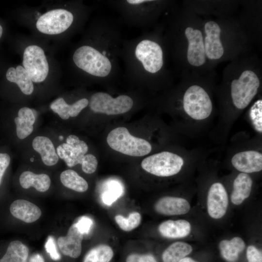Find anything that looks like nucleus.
Returning <instances> with one entry per match:
<instances>
[{"label": "nucleus", "mask_w": 262, "mask_h": 262, "mask_svg": "<svg viewBox=\"0 0 262 262\" xmlns=\"http://www.w3.org/2000/svg\"><path fill=\"white\" fill-rule=\"evenodd\" d=\"M231 162L242 173L258 172L262 169V154L256 150L243 151L234 155Z\"/></svg>", "instance_id": "obj_15"}, {"label": "nucleus", "mask_w": 262, "mask_h": 262, "mask_svg": "<svg viewBox=\"0 0 262 262\" xmlns=\"http://www.w3.org/2000/svg\"><path fill=\"white\" fill-rule=\"evenodd\" d=\"M3 29L2 26L0 25V39L2 35Z\"/></svg>", "instance_id": "obj_42"}, {"label": "nucleus", "mask_w": 262, "mask_h": 262, "mask_svg": "<svg viewBox=\"0 0 262 262\" xmlns=\"http://www.w3.org/2000/svg\"><path fill=\"white\" fill-rule=\"evenodd\" d=\"M183 108L193 119L207 118L213 111V104L207 92L201 86L193 85L185 91L183 97Z\"/></svg>", "instance_id": "obj_8"}, {"label": "nucleus", "mask_w": 262, "mask_h": 262, "mask_svg": "<svg viewBox=\"0 0 262 262\" xmlns=\"http://www.w3.org/2000/svg\"><path fill=\"white\" fill-rule=\"evenodd\" d=\"M86 14L87 10L82 6L75 11L63 8L51 10L39 17L36 27L44 34H60L81 23L78 20L83 19Z\"/></svg>", "instance_id": "obj_4"}, {"label": "nucleus", "mask_w": 262, "mask_h": 262, "mask_svg": "<svg viewBox=\"0 0 262 262\" xmlns=\"http://www.w3.org/2000/svg\"><path fill=\"white\" fill-rule=\"evenodd\" d=\"M83 238V234L73 224L69 228L66 236L58 238L57 244L63 254L71 258H77L82 252Z\"/></svg>", "instance_id": "obj_16"}, {"label": "nucleus", "mask_w": 262, "mask_h": 262, "mask_svg": "<svg viewBox=\"0 0 262 262\" xmlns=\"http://www.w3.org/2000/svg\"><path fill=\"white\" fill-rule=\"evenodd\" d=\"M82 171L86 174H92L95 172L98 166V160L92 154L85 155L82 162Z\"/></svg>", "instance_id": "obj_34"}, {"label": "nucleus", "mask_w": 262, "mask_h": 262, "mask_svg": "<svg viewBox=\"0 0 262 262\" xmlns=\"http://www.w3.org/2000/svg\"><path fill=\"white\" fill-rule=\"evenodd\" d=\"M245 247V243L239 237H235L230 240H223L219 243V249L222 257L227 261L234 262L238 258L239 253Z\"/></svg>", "instance_id": "obj_26"}, {"label": "nucleus", "mask_w": 262, "mask_h": 262, "mask_svg": "<svg viewBox=\"0 0 262 262\" xmlns=\"http://www.w3.org/2000/svg\"><path fill=\"white\" fill-rule=\"evenodd\" d=\"M74 224L79 231L84 235L89 233L93 222L90 217L84 216L80 217Z\"/></svg>", "instance_id": "obj_36"}, {"label": "nucleus", "mask_w": 262, "mask_h": 262, "mask_svg": "<svg viewBox=\"0 0 262 262\" xmlns=\"http://www.w3.org/2000/svg\"><path fill=\"white\" fill-rule=\"evenodd\" d=\"M185 34L188 41L187 58L189 63L195 66L204 64L206 61L204 44L200 31L187 27Z\"/></svg>", "instance_id": "obj_13"}, {"label": "nucleus", "mask_w": 262, "mask_h": 262, "mask_svg": "<svg viewBox=\"0 0 262 262\" xmlns=\"http://www.w3.org/2000/svg\"><path fill=\"white\" fill-rule=\"evenodd\" d=\"M121 24L120 18L103 15L93 21L72 55V64L79 76L103 84L112 83L121 76Z\"/></svg>", "instance_id": "obj_1"}, {"label": "nucleus", "mask_w": 262, "mask_h": 262, "mask_svg": "<svg viewBox=\"0 0 262 262\" xmlns=\"http://www.w3.org/2000/svg\"><path fill=\"white\" fill-rule=\"evenodd\" d=\"M155 211L165 215H181L187 213L190 205L184 198L164 196L158 200L154 205Z\"/></svg>", "instance_id": "obj_17"}, {"label": "nucleus", "mask_w": 262, "mask_h": 262, "mask_svg": "<svg viewBox=\"0 0 262 262\" xmlns=\"http://www.w3.org/2000/svg\"><path fill=\"white\" fill-rule=\"evenodd\" d=\"M184 164L183 158L175 153L163 151L145 158L141 163L142 168L158 176L169 177L178 174Z\"/></svg>", "instance_id": "obj_7"}, {"label": "nucleus", "mask_w": 262, "mask_h": 262, "mask_svg": "<svg viewBox=\"0 0 262 262\" xmlns=\"http://www.w3.org/2000/svg\"><path fill=\"white\" fill-rule=\"evenodd\" d=\"M22 64L33 82H42L47 78L49 65L40 47L35 45L27 47L23 52Z\"/></svg>", "instance_id": "obj_10"}, {"label": "nucleus", "mask_w": 262, "mask_h": 262, "mask_svg": "<svg viewBox=\"0 0 262 262\" xmlns=\"http://www.w3.org/2000/svg\"><path fill=\"white\" fill-rule=\"evenodd\" d=\"M249 116L252 125L258 132H262V100H257L249 111Z\"/></svg>", "instance_id": "obj_33"}, {"label": "nucleus", "mask_w": 262, "mask_h": 262, "mask_svg": "<svg viewBox=\"0 0 262 262\" xmlns=\"http://www.w3.org/2000/svg\"><path fill=\"white\" fill-rule=\"evenodd\" d=\"M29 262H44V260L40 254H35L30 258Z\"/></svg>", "instance_id": "obj_40"}, {"label": "nucleus", "mask_w": 262, "mask_h": 262, "mask_svg": "<svg viewBox=\"0 0 262 262\" xmlns=\"http://www.w3.org/2000/svg\"><path fill=\"white\" fill-rule=\"evenodd\" d=\"M178 262H197L190 257H184Z\"/></svg>", "instance_id": "obj_41"}, {"label": "nucleus", "mask_w": 262, "mask_h": 262, "mask_svg": "<svg viewBox=\"0 0 262 262\" xmlns=\"http://www.w3.org/2000/svg\"><path fill=\"white\" fill-rule=\"evenodd\" d=\"M32 146L34 150L40 154L42 162L46 165L52 166L58 163L59 157L49 138L43 136H36L33 141Z\"/></svg>", "instance_id": "obj_20"}, {"label": "nucleus", "mask_w": 262, "mask_h": 262, "mask_svg": "<svg viewBox=\"0 0 262 262\" xmlns=\"http://www.w3.org/2000/svg\"><path fill=\"white\" fill-rule=\"evenodd\" d=\"M19 183L24 189L33 187L37 191L43 192L49 189L51 180L46 174H36L31 171H25L20 175Z\"/></svg>", "instance_id": "obj_25"}, {"label": "nucleus", "mask_w": 262, "mask_h": 262, "mask_svg": "<svg viewBox=\"0 0 262 262\" xmlns=\"http://www.w3.org/2000/svg\"><path fill=\"white\" fill-rule=\"evenodd\" d=\"M102 3L118 13L122 22L143 29L152 24L162 7L160 1L153 0H108Z\"/></svg>", "instance_id": "obj_3"}, {"label": "nucleus", "mask_w": 262, "mask_h": 262, "mask_svg": "<svg viewBox=\"0 0 262 262\" xmlns=\"http://www.w3.org/2000/svg\"><path fill=\"white\" fill-rule=\"evenodd\" d=\"M246 257L248 262H262V252L253 246L247 247Z\"/></svg>", "instance_id": "obj_38"}, {"label": "nucleus", "mask_w": 262, "mask_h": 262, "mask_svg": "<svg viewBox=\"0 0 262 262\" xmlns=\"http://www.w3.org/2000/svg\"><path fill=\"white\" fill-rule=\"evenodd\" d=\"M29 252L28 247L21 242L12 241L0 262H27Z\"/></svg>", "instance_id": "obj_27"}, {"label": "nucleus", "mask_w": 262, "mask_h": 262, "mask_svg": "<svg viewBox=\"0 0 262 262\" xmlns=\"http://www.w3.org/2000/svg\"><path fill=\"white\" fill-rule=\"evenodd\" d=\"M157 35L143 33L132 39H123L120 59L124 65L121 76L130 83L139 86H148L163 73V49Z\"/></svg>", "instance_id": "obj_2"}, {"label": "nucleus", "mask_w": 262, "mask_h": 262, "mask_svg": "<svg viewBox=\"0 0 262 262\" xmlns=\"http://www.w3.org/2000/svg\"><path fill=\"white\" fill-rule=\"evenodd\" d=\"M66 142L60 145L56 148L59 158L63 160L70 167L81 164L83 156L88 150L86 143L74 134L68 136Z\"/></svg>", "instance_id": "obj_11"}, {"label": "nucleus", "mask_w": 262, "mask_h": 262, "mask_svg": "<svg viewBox=\"0 0 262 262\" xmlns=\"http://www.w3.org/2000/svg\"><path fill=\"white\" fill-rule=\"evenodd\" d=\"M7 80L16 83L25 95L32 94L34 90L33 82L23 66L18 65L16 68L11 67L6 73Z\"/></svg>", "instance_id": "obj_24"}, {"label": "nucleus", "mask_w": 262, "mask_h": 262, "mask_svg": "<svg viewBox=\"0 0 262 262\" xmlns=\"http://www.w3.org/2000/svg\"><path fill=\"white\" fill-rule=\"evenodd\" d=\"M46 251L48 253L51 258L54 261H58L61 259V255L58 253L53 237L49 236L45 245Z\"/></svg>", "instance_id": "obj_37"}, {"label": "nucleus", "mask_w": 262, "mask_h": 262, "mask_svg": "<svg viewBox=\"0 0 262 262\" xmlns=\"http://www.w3.org/2000/svg\"><path fill=\"white\" fill-rule=\"evenodd\" d=\"M204 29L206 33L204 44L205 55L212 60L219 59L224 52L220 40L221 29L213 21L206 23Z\"/></svg>", "instance_id": "obj_14"}, {"label": "nucleus", "mask_w": 262, "mask_h": 262, "mask_svg": "<svg viewBox=\"0 0 262 262\" xmlns=\"http://www.w3.org/2000/svg\"><path fill=\"white\" fill-rule=\"evenodd\" d=\"M10 212L13 216L27 223L35 222L41 215V211L37 206L23 199L13 201L10 206Z\"/></svg>", "instance_id": "obj_18"}, {"label": "nucleus", "mask_w": 262, "mask_h": 262, "mask_svg": "<svg viewBox=\"0 0 262 262\" xmlns=\"http://www.w3.org/2000/svg\"><path fill=\"white\" fill-rule=\"evenodd\" d=\"M107 142L114 150L134 157L146 155L152 149L151 145L148 141L132 135L124 127L112 130L108 134Z\"/></svg>", "instance_id": "obj_5"}, {"label": "nucleus", "mask_w": 262, "mask_h": 262, "mask_svg": "<svg viewBox=\"0 0 262 262\" xmlns=\"http://www.w3.org/2000/svg\"><path fill=\"white\" fill-rule=\"evenodd\" d=\"M260 84L257 75L253 71H244L238 79L231 83V97L235 107L244 109L257 93Z\"/></svg>", "instance_id": "obj_9"}, {"label": "nucleus", "mask_w": 262, "mask_h": 262, "mask_svg": "<svg viewBox=\"0 0 262 262\" xmlns=\"http://www.w3.org/2000/svg\"><path fill=\"white\" fill-rule=\"evenodd\" d=\"M17 115L14 119L16 135L20 139H23L33 132L35 117L33 110L27 107L20 108Z\"/></svg>", "instance_id": "obj_23"}, {"label": "nucleus", "mask_w": 262, "mask_h": 262, "mask_svg": "<svg viewBox=\"0 0 262 262\" xmlns=\"http://www.w3.org/2000/svg\"><path fill=\"white\" fill-rule=\"evenodd\" d=\"M114 256V251L107 245H99L91 249L86 254L83 262H110Z\"/></svg>", "instance_id": "obj_30"}, {"label": "nucleus", "mask_w": 262, "mask_h": 262, "mask_svg": "<svg viewBox=\"0 0 262 262\" xmlns=\"http://www.w3.org/2000/svg\"><path fill=\"white\" fill-rule=\"evenodd\" d=\"M134 104V98L128 94L113 97L108 93L97 92L91 95L88 105L95 113L111 115L126 113L132 109Z\"/></svg>", "instance_id": "obj_6"}, {"label": "nucleus", "mask_w": 262, "mask_h": 262, "mask_svg": "<svg viewBox=\"0 0 262 262\" xmlns=\"http://www.w3.org/2000/svg\"><path fill=\"white\" fill-rule=\"evenodd\" d=\"M60 180L66 187L78 192H85L88 188L87 182L75 171L68 169L60 174Z\"/></svg>", "instance_id": "obj_29"}, {"label": "nucleus", "mask_w": 262, "mask_h": 262, "mask_svg": "<svg viewBox=\"0 0 262 262\" xmlns=\"http://www.w3.org/2000/svg\"><path fill=\"white\" fill-rule=\"evenodd\" d=\"M122 185L117 181L112 180L109 182L108 190L102 194L103 203L107 205L112 204L123 194Z\"/></svg>", "instance_id": "obj_32"}, {"label": "nucleus", "mask_w": 262, "mask_h": 262, "mask_svg": "<svg viewBox=\"0 0 262 262\" xmlns=\"http://www.w3.org/2000/svg\"><path fill=\"white\" fill-rule=\"evenodd\" d=\"M10 163V156L5 153H0V185L3 176Z\"/></svg>", "instance_id": "obj_39"}, {"label": "nucleus", "mask_w": 262, "mask_h": 262, "mask_svg": "<svg viewBox=\"0 0 262 262\" xmlns=\"http://www.w3.org/2000/svg\"><path fill=\"white\" fill-rule=\"evenodd\" d=\"M207 209L209 215L219 219L226 213L229 204L227 192L222 184L215 182L210 187L207 196Z\"/></svg>", "instance_id": "obj_12"}, {"label": "nucleus", "mask_w": 262, "mask_h": 262, "mask_svg": "<svg viewBox=\"0 0 262 262\" xmlns=\"http://www.w3.org/2000/svg\"><path fill=\"white\" fill-rule=\"evenodd\" d=\"M126 262H158L151 254L131 253L128 256Z\"/></svg>", "instance_id": "obj_35"}, {"label": "nucleus", "mask_w": 262, "mask_h": 262, "mask_svg": "<svg viewBox=\"0 0 262 262\" xmlns=\"http://www.w3.org/2000/svg\"><path fill=\"white\" fill-rule=\"evenodd\" d=\"M253 184L250 176L241 173L236 177L233 184L231 201L235 205L241 204L249 196Z\"/></svg>", "instance_id": "obj_22"}, {"label": "nucleus", "mask_w": 262, "mask_h": 262, "mask_svg": "<svg viewBox=\"0 0 262 262\" xmlns=\"http://www.w3.org/2000/svg\"><path fill=\"white\" fill-rule=\"evenodd\" d=\"M191 227L190 223L183 219L165 221L160 224L158 230L163 237L167 238H181L190 233Z\"/></svg>", "instance_id": "obj_21"}, {"label": "nucleus", "mask_w": 262, "mask_h": 262, "mask_svg": "<svg viewBox=\"0 0 262 262\" xmlns=\"http://www.w3.org/2000/svg\"><path fill=\"white\" fill-rule=\"evenodd\" d=\"M89 104V99L86 98H80L74 103L69 104L63 98H58L53 101L50 108L64 120L70 117L77 116Z\"/></svg>", "instance_id": "obj_19"}, {"label": "nucleus", "mask_w": 262, "mask_h": 262, "mask_svg": "<svg viewBox=\"0 0 262 262\" xmlns=\"http://www.w3.org/2000/svg\"><path fill=\"white\" fill-rule=\"evenodd\" d=\"M192 247L189 244L177 242L170 245L163 252V262H178L191 253Z\"/></svg>", "instance_id": "obj_28"}, {"label": "nucleus", "mask_w": 262, "mask_h": 262, "mask_svg": "<svg viewBox=\"0 0 262 262\" xmlns=\"http://www.w3.org/2000/svg\"><path fill=\"white\" fill-rule=\"evenodd\" d=\"M141 219V214L137 212L130 213L128 218L121 215H116L115 217L116 224L125 231H130L137 228L140 225Z\"/></svg>", "instance_id": "obj_31"}]
</instances>
